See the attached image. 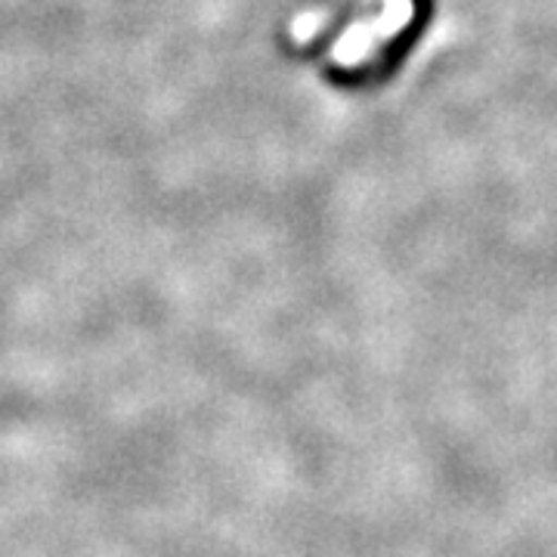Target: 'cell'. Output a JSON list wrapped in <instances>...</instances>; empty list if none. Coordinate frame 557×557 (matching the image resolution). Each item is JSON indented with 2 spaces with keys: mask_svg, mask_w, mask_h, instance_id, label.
Returning <instances> with one entry per match:
<instances>
[{
  "mask_svg": "<svg viewBox=\"0 0 557 557\" xmlns=\"http://www.w3.org/2000/svg\"><path fill=\"white\" fill-rule=\"evenodd\" d=\"M418 22H424V0H384L379 16H357L350 25L344 22L325 50L329 72L341 78H372L399 62L418 35Z\"/></svg>",
  "mask_w": 557,
  "mask_h": 557,
  "instance_id": "obj_1",
  "label": "cell"
}]
</instances>
